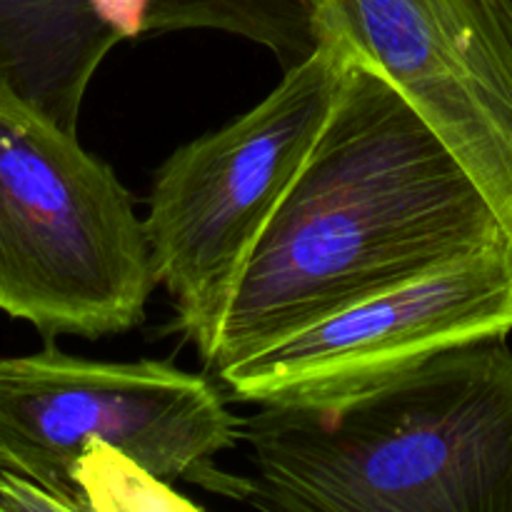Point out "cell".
Returning a JSON list of instances; mask_svg holds the SVG:
<instances>
[{"label":"cell","mask_w":512,"mask_h":512,"mask_svg":"<svg viewBox=\"0 0 512 512\" xmlns=\"http://www.w3.org/2000/svg\"><path fill=\"white\" fill-rule=\"evenodd\" d=\"M500 243L510 238L478 183L353 45L318 140L235 280L205 368L218 375L358 300Z\"/></svg>","instance_id":"6da1fadb"},{"label":"cell","mask_w":512,"mask_h":512,"mask_svg":"<svg viewBox=\"0 0 512 512\" xmlns=\"http://www.w3.org/2000/svg\"><path fill=\"white\" fill-rule=\"evenodd\" d=\"M245 503L293 512H512L508 335L433 355L330 403L240 418Z\"/></svg>","instance_id":"7a4b0ae2"},{"label":"cell","mask_w":512,"mask_h":512,"mask_svg":"<svg viewBox=\"0 0 512 512\" xmlns=\"http://www.w3.org/2000/svg\"><path fill=\"white\" fill-rule=\"evenodd\" d=\"M228 400L208 375L168 360H85L53 340L0 358V510H88L80 478L100 448L163 483L245 503L250 478L215 465L240 443Z\"/></svg>","instance_id":"3957f363"},{"label":"cell","mask_w":512,"mask_h":512,"mask_svg":"<svg viewBox=\"0 0 512 512\" xmlns=\"http://www.w3.org/2000/svg\"><path fill=\"white\" fill-rule=\"evenodd\" d=\"M158 288L145 223L105 160L0 95V313L45 340L123 335Z\"/></svg>","instance_id":"277c9868"},{"label":"cell","mask_w":512,"mask_h":512,"mask_svg":"<svg viewBox=\"0 0 512 512\" xmlns=\"http://www.w3.org/2000/svg\"><path fill=\"white\" fill-rule=\"evenodd\" d=\"M353 45L320 48L233 123L180 145L155 170L143 218L155 283L173 303V330L213 345L240 270L328 120Z\"/></svg>","instance_id":"5b68a950"},{"label":"cell","mask_w":512,"mask_h":512,"mask_svg":"<svg viewBox=\"0 0 512 512\" xmlns=\"http://www.w3.org/2000/svg\"><path fill=\"white\" fill-rule=\"evenodd\" d=\"M512 333V243L358 300L220 370L248 405L330 403L455 345Z\"/></svg>","instance_id":"8992f818"},{"label":"cell","mask_w":512,"mask_h":512,"mask_svg":"<svg viewBox=\"0 0 512 512\" xmlns=\"http://www.w3.org/2000/svg\"><path fill=\"white\" fill-rule=\"evenodd\" d=\"M403 88L478 183L512 243V38L485 0H308Z\"/></svg>","instance_id":"52a82bcc"},{"label":"cell","mask_w":512,"mask_h":512,"mask_svg":"<svg viewBox=\"0 0 512 512\" xmlns=\"http://www.w3.org/2000/svg\"><path fill=\"white\" fill-rule=\"evenodd\" d=\"M118 43L88 0H0V95L78 135L90 80Z\"/></svg>","instance_id":"ba28073f"},{"label":"cell","mask_w":512,"mask_h":512,"mask_svg":"<svg viewBox=\"0 0 512 512\" xmlns=\"http://www.w3.org/2000/svg\"><path fill=\"white\" fill-rule=\"evenodd\" d=\"M105 28L120 40L178 30L238 35L278 58L288 70L320 48L308 0H88Z\"/></svg>","instance_id":"9c48e42d"},{"label":"cell","mask_w":512,"mask_h":512,"mask_svg":"<svg viewBox=\"0 0 512 512\" xmlns=\"http://www.w3.org/2000/svg\"><path fill=\"white\" fill-rule=\"evenodd\" d=\"M485 5L493 10L495 18L500 20V25L508 30V35L512 38V0H485Z\"/></svg>","instance_id":"30bf717a"}]
</instances>
